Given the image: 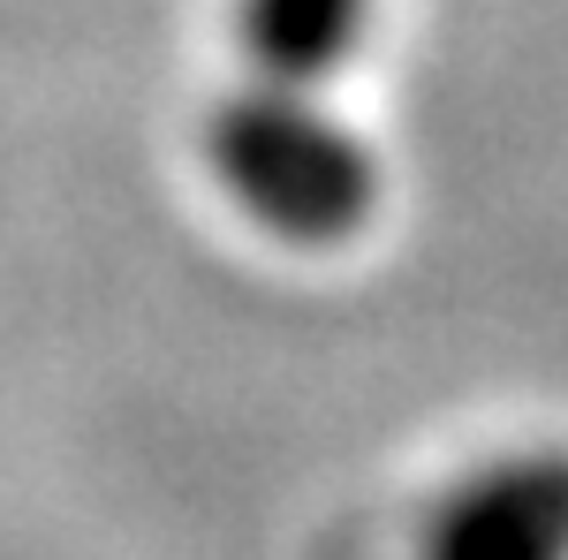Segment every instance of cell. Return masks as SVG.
Listing matches in <instances>:
<instances>
[{"label": "cell", "instance_id": "2", "mask_svg": "<svg viewBox=\"0 0 568 560\" xmlns=\"http://www.w3.org/2000/svg\"><path fill=\"white\" fill-rule=\"evenodd\" d=\"M425 560H568V455H508L463 477L425 522Z\"/></svg>", "mask_w": 568, "mask_h": 560}, {"label": "cell", "instance_id": "3", "mask_svg": "<svg viewBox=\"0 0 568 560\" xmlns=\"http://www.w3.org/2000/svg\"><path fill=\"white\" fill-rule=\"evenodd\" d=\"M364 8L372 0H243V53H251V84L311 91L334 77L364 39Z\"/></svg>", "mask_w": 568, "mask_h": 560}, {"label": "cell", "instance_id": "1", "mask_svg": "<svg viewBox=\"0 0 568 560\" xmlns=\"http://www.w3.org/2000/svg\"><path fill=\"white\" fill-rule=\"evenodd\" d=\"M205 160L243 213L281 243H342L372 220L379 167L334 114L311 106V91L243 84L205 122Z\"/></svg>", "mask_w": 568, "mask_h": 560}]
</instances>
